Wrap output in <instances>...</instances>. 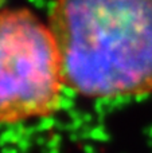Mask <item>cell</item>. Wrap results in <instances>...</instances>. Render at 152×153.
I'll return each mask as SVG.
<instances>
[{"label": "cell", "mask_w": 152, "mask_h": 153, "mask_svg": "<svg viewBox=\"0 0 152 153\" xmlns=\"http://www.w3.org/2000/svg\"><path fill=\"white\" fill-rule=\"evenodd\" d=\"M63 85L86 98L152 91V0H55L48 19Z\"/></svg>", "instance_id": "obj_1"}, {"label": "cell", "mask_w": 152, "mask_h": 153, "mask_svg": "<svg viewBox=\"0 0 152 153\" xmlns=\"http://www.w3.org/2000/svg\"><path fill=\"white\" fill-rule=\"evenodd\" d=\"M62 86L47 24L28 10L0 11V124L53 114Z\"/></svg>", "instance_id": "obj_2"}, {"label": "cell", "mask_w": 152, "mask_h": 153, "mask_svg": "<svg viewBox=\"0 0 152 153\" xmlns=\"http://www.w3.org/2000/svg\"><path fill=\"white\" fill-rule=\"evenodd\" d=\"M0 1H1V0H0Z\"/></svg>", "instance_id": "obj_3"}]
</instances>
